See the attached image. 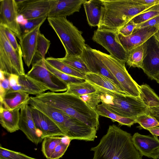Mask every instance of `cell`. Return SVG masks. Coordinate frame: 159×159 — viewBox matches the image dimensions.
Here are the masks:
<instances>
[{
  "label": "cell",
  "mask_w": 159,
  "mask_h": 159,
  "mask_svg": "<svg viewBox=\"0 0 159 159\" xmlns=\"http://www.w3.org/2000/svg\"><path fill=\"white\" fill-rule=\"evenodd\" d=\"M70 143L62 141L56 146L50 159H59L61 157L67 150Z\"/></svg>",
  "instance_id": "41"
},
{
  "label": "cell",
  "mask_w": 159,
  "mask_h": 159,
  "mask_svg": "<svg viewBox=\"0 0 159 159\" xmlns=\"http://www.w3.org/2000/svg\"><path fill=\"white\" fill-rule=\"evenodd\" d=\"M60 60L71 67L85 73H90L81 56H66Z\"/></svg>",
  "instance_id": "33"
},
{
  "label": "cell",
  "mask_w": 159,
  "mask_h": 159,
  "mask_svg": "<svg viewBox=\"0 0 159 159\" xmlns=\"http://www.w3.org/2000/svg\"><path fill=\"white\" fill-rule=\"evenodd\" d=\"M102 0H87L83 4L87 21L91 26H98L101 19Z\"/></svg>",
  "instance_id": "26"
},
{
  "label": "cell",
  "mask_w": 159,
  "mask_h": 159,
  "mask_svg": "<svg viewBox=\"0 0 159 159\" xmlns=\"http://www.w3.org/2000/svg\"><path fill=\"white\" fill-rule=\"evenodd\" d=\"M48 16L35 19L28 20L27 23L23 25H20L22 34L27 33L42 23H43Z\"/></svg>",
  "instance_id": "39"
},
{
  "label": "cell",
  "mask_w": 159,
  "mask_h": 159,
  "mask_svg": "<svg viewBox=\"0 0 159 159\" xmlns=\"http://www.w3.org/2000/svg\"><path fill=\"white\" fill-rule=\"evenodd\" d=\"M98 30H118L137 15L150 8L135 0H102Z\"/></svg>",
  "instance_id": "3"
},
{
  "label": "cell",
  "mask_w": 159,
  "mask_h": 159,
  "mask_svg": "<svg viewBox=\"0 0 159 159\" xmlns=\"http://www.w3.org/2000/svg\"><path fill=\"white\" fill-rule=\"evenodd\" d=\"M45 60L53 67L63 73L85 80L86 73L71 67L62 61L60 58L48 57Z\"/></svg>",
  "instance_id": "29"
},
{
  "label": "cell",
  "mask_w": 159,
  "mask_h": 159,
  "mask_svg": "<svg viewBox=\"0 0 159 159\" xmlns=\"http://www.w3.org/2000/svg\"><path fill=\"white\" fill-rule=\"evenodd\" d=\"M95 110L99 116L109 118L113 122H117L119 125L130 127L136 123L135 119L120 116L110 111L102 103L97 106Z\"/></svg>",
  "instance_id": "28"
},
{
  "label": "cell",
  "mask_w": 159,
  "mask_h": 159,
  "mask_svg": "<svg viewBox=\"0 0 159 159\" xmlns=\"http://www.w3.org/2000/svg\"><path fill=\"white\" fill-rule=\"evenodd\" d=\"M19 76L15 74H11L8 79L11 87L19 84Z\"/></svg>",
  "instance_id": "47"
},
{
  "label": "cell",
  "mask_w": 159,
  "mask_h": 159,
  "mask_svg": "<svg viewBox=\"0 0 159 159\" xmlns=\"http://www.w3.org/2000/svg\"><path fill=\"white\" fill-rule=\"evenodd\" d=\"M159 27H153L134 30L130 35L125 37L119 34L120 42L128 52L132 49L143 44L157 32Z\"/></svg>",
  "instance_id": "17"
},
{
  "label": "cell",
  "mask_w": 159,
  "mask_h": 159,
  "mask_svg": "<svg viewBox=\"0 0 159 159\" xmlns=\"http://www.w3.org/2000/svg\"><path fill=\"white\" fill-rule=\"evenodd\" d=\"M36 99L52 106L69 116L77 119L98 130L99 115L80 97L68 93L48 91L34 97Z\"/></svg>",
  "instance_id": "2"
},
{
  "label": "cell",
  "mask_w": 159,
  "mask_h": 159,
  "mask_svg": "<svg viewBox=\"0 0 159 159\" xmlns=\"http://www.w3.org/2000/svg\"><path fill=\"white\" fill-rule=\"evenodd\" d=\"M155 80L159 84V75L156 78Z\"/></svg>",
  "instance_id": "54"
},
{
  "label": "cell",
  "mask_w": 159,
  "mask_h": 159,
  "mask_svg": "<svg viewBox=\"0 0 159 159\" xmlns=\"http://www.w3.org/2000/svg\"><path fill=\"white\" fill-rule=\"evenodd\" d=\"M126 63L130 66L142 68L144 55V43L128 52Z\"/></svg>",
  "instance_id": "31"
},
{
  "label": "cell",
  "mask_w": 159,
  "mask_h": 159,
  "mask_svg": "<svg viewBox=\"0 0 159 159\" xmlns=\"http://www.w3.org/2000/svg\"><path fill=\"white\" fill-rule=\"evenodd\" d=\"M153 136H159V127L155 126L147 129Z\"/></svg>",
  "instance_id": "49"
},
{
  "label": "cell",
  "mask_w": 159,
  "mask_h": 159,
  "mask_svg": "<svg viewBox=\"0 0 159 159\" xmlns=\"http://www.w3.org/2000/svg\"><path fill=\"white\" fill-rule=\"evenodd\" d=\"M60 128L64 136L73 139L93 141L97 138V130L74 118L70 117Z\"/></svg>",
  "instance_id": "10"
},
{
  "label": "cell",
  "mask_w": 159,
  "mask_h": 159,
  "mask_svg": "<svg viewBox=\"0 0 159 159\" xmlns=\"http://www.w3.org/2000/svg\"><path fill=\"white\" fill-rule=\"evenodd\" d=\"M21 49L15 50L8 40L4 26L0 25V70L6 77L11 74L18 76L25 74Z\"/></svg>",
  "instance_id": "6"
},
{
  "label": "cell",
  "mask_w": 159,
  "mask_h": 159,
  "mask_svg": "<svg viewBox=\"0 0 159 159\" xmlns=\"http://www.w3.org/2000/svg\"><path fill=\"white\" fill-rule=\"evenodd\" d=\"M136 123L139 124L141 128L147 129L159 126V122L153 117L149 115L139 116L135 118Z\"/></svg>",
  "instance_id": "37"
},
{
  "label": "cell",
  "mask_w": 159,
  "mask_h": 159,
  "mask_svg": "<svg viewBox=\"0 0 159 159\" xmlns=\"http://www.w3.org/2000/svg\"><path fill=\"white\" fill-rule=\"evenodd\" d=\"M4 27V31L7 38L14 48L16 51H19L21 48L19 44L16 39L14 34L10 29Z\"/></svg>",
  "instance_id": "43"
},
{
  "label": "cell",
  "mask_w": 159,
  "mask_h": 159,
  "mask_svg": "<svg viewBox=\"0 0 159 159\" xmlns=\"http://www.w3.org/2000/svg\"><path fill=\"white\" fill-rule=\"evenodd\" d=\"M132 140L142 156L152 158L154 152L159 148V139L157 136L152 137L136 133L132 136Z\"/></svg>",
  "instance_id": "20"
},
{
  "label": "cell",
  "mask_w": 159,
  "mask_h": 159,
  "mask_svg": "<svg viewBox=\"0 0 159 159\" xmlns=\"http://www.w3.org/2000/svg\"><path fill=\"white\" fill-rule=\"evenodd\" d=\"M85 80L98 89H105L123 95H129L101 75L91 72L86 73Z\"/></svg>",
  "instance_id": "24"
},
{
  "label": "cell",
  "mask_w": 159,
  "mask_h": 159,
  "mask_svg": "<svg viewBox=\"0 0 159 159\" xmlns=\"http://www.w3.org/2000/svg\"><path fill=\"white\" fill-rule=\"evenodd\" d=\"M48 90L44 85L25 74L19 76V84L11 87L7 93L21 91L36 96Z\"/></svg>",
  "instance_id": "21"
},
{
  "label": "cell",
  "mask_w": 159,
  "mask_h": 159,
  "mask_svg": "<svg viewBox=\"0 0 159 159\" xmlns=\"http://www.w3.org/2000/svg\"><path fill=\"white\" fill-rule=\"evenodd\" d=\"M0 159H37L0 146Z\"/></svg>",
  "instance_id": "36"
},
{
  "label": "cell",
  "mask_w": 159,
  "mask_h": 159,
  "mask_svg": "<svg viewBox=\"0 0 159 159\" xmlns=\"http://www.w3.org/2000/svg\"><path fill=\"white\" fill-rule=\"evenodd\" d=\"M99 92L101 103L111 112L120 116L135 119L149 115V108L140 98L130 95H123L105 89Z\"/></svg>",
  "instance_id": "4"
},
{
  "label": "cell",
  "mask_w": 159,
  "mask_h": 159,
  "mask_svg": "<svg viewBox=\"0 0 159 159\" xmlns=\"http://www.w3.org/2000/svg\"><path fill=\"white\" fill-rule=\"evenodd\" d=\"M139 98L143 103L148 108L159 106V97L148 84L138 85Z\"/></svg>",
  "instance_id": "27"
},
{
  "label": "cell",
  "mask_w": 159,
  "mask_h": 159,
  "mask_svg": "<svg viewBox=\"0 0 159 159\" xmlns=\"http://www.w3.org/2000/svg\"><path fill=\"white\" fill-rule=\"evenodd\" d=\"M152 158L153 159H159V148L154 152Z\"/></svg>",
  "instance_id": "51"
},
{
  "label": "cell",
  "mask_w": 159,
  "mask_h": 159,
  "mask_svg": "<svg viewBox=\"0 0 159 159\" xmlns=\"http://www.w3.org/2000/svg\"><path fill=\"white\" fill-rule=\"evenodd\" d=\"M136 26L132 19L118 30L119 34L125 37L129 36L132 34Z\"/></svg>",
  "instance_id": "42"
},
{
  "label": "cell",
  "mask_w": 159,
  "mask_h": 159,
  "mask_svg": "<svg viewBox=\"0 0 159 159\" xmlns=\"http://www.w3.org/2000/svg\"><path fill=\"white\" fill-rule=\"evenodd\" d=\"M63 137V136H49L43 139L41 150L46 158L50 159L56 146L62 142Z\"/></svg>",
  "instance_id": "32"
},
{
  "label": "cell",
  "mask_w": 159,
  "mask_h": 159,
  "mask_svg": "<svg viewBox=\"0 0 159 159\" xmlns=\"http://www.w3.org/2000/svg\"><path fill=\"white\" fill-rule=\"evenodd\" d=\"M86 0H53L48 18H66L78 12Z\"/></svg>",
  "instance_id": "19"
},
{
  "label": "cell",
  "mask_w": 159,
  "mask_h": 159,
  "mask_svg": "<svg viewBox=\"0 0 159 159\" xmlns=\"http://www.w3.org/2000/svg\"><path fill=\"white\" fill-rule=\"evenodd\" d=\"M151 11H157L159 12V3L150 7L143 12Z\"/></svg>",
  "instance_id": "50"
},
{
  "label": "cell",
  "mask_w": 159,
  "mask_h": 159,
  "mask_svg": "<svg viewBox=\"0 0 159 159\" xmlns=\"http://www.w3.org/2000/svg\"><path fill=\"white\" fill-rule=\"evenodd\" d=\"M138 3L150 7L159 3V0H135Z\"/></svg>",
  "instance_id": "45"
},
{
  "label": "cell",
  "mask_w": 159,
  "mask_h": 159,
  "mask_svg": "<svg viewBox=\"0 0 159 159\" xmlns=\"http://www.w3.org/2000/svg\"><path fill=\"white\" fill-rule=\"evenodd\" d=\"M96 51L103 63L120 84L124 91L130 95L140 98L138 84L126 70L125 63L110 55L96 49Z\"/></svg>",
  "instance_id": "7"
},
{
  "label": "cell",
  "mask_w": 159,
  "mask_h": 159,
  "mask_svg": "<svg viewBox=\"0 0 159 159\" xmlns=\"http://www.w3.org/2000/svg\"><path fill=\"white\" fill-rule=\"evenodd\" d=\"M0 86L8 92L11 88L8 78L5 77L4 80H0Z\"/></svg>",
  "instance_id": "48"
},
{
  "label": "cell",
  "mask_w": 159,
  "mask_h": 159,
  "mask_svg": "<svg viewBox=\"0 0 159 159\" xmlns=\"http://www.w3.org/2000/svg\"><path fill=\"white\" fill-rule=\"evenodd\" d=\"M132 138L130 134L116 125H109L99 144L91 148L93 159H142Z\"/></svg>",
  "instance_id": "1"
},
{
  "label": "cell",
  "mask_w": 159,
  "mask_h": 159,
  "mask_svg": "<svg viewBox=\"0 0 159 159\" xmlns=\"http://www.w3.org/2000/svg\"><path fill=\"white\" fill-rule=\"evenodd\" d=\"M43 23L37 26L30 31L22 34L19 40L23 60L29 68L36 55L38 36L40 29Z\"/></svg>",
  "instance_id": "16"
},
{
  "label": "cell",
  "mask_w": 159,
  "mask_h": 159,
  "mask_svg": "<svg viewBox=\"0 0 159 159\" xmlns=\"http://www.w3.org/2000/svg\"><path fill=\"white\" fill-rule=\"evenodd\" d=\"M36 128L40 131L42 138L49 136H65L58 125L52 119L30 106Z\"/></svg>",
  "instance_id": "18"
},
{
  "label": "cell",
  "mask_w": 159,
  "mask_h": 159,
  "mask_svg": "<svg viewBox=\"0 0 159 159\" xmlns=\"http://www.w3.org/2000/svg\"><path fill=\"white\" fill-rule=\"evenodd\" d=\"M44 61L47 69L67 84H79L86 81L84 79L72 76L63 73L50 65L46 61L45 59Z\"/></svg>",
  "instance_id": "34"
},
{
  "label": "cell",
  "mask_w": 159,
  "mask_h": 159,
  "mask_svg": "<svg viewBox=\"0 0 159 159\" xmlns=\"http://www.w3.org/2000/svg\"><path fill=\"white\" fill-rule=\"evenodd\" d=\"M20 109L8 110L0 107V122L1 126L10 133L19 129Z\"/></svg>",
  "instance_id": "23"
},
{
  "label": "cell",
  "mask_w": 159,
  "mask_h": 159,
  "mask_svg": "<svg viewBox=\"0 0 159 159\" xmlns=\"http://www.w3.org/2000/svg\"><path fill=\"white\" fill-rule=\"evenodd\" d=\"M149 114L159 123V106L149 108Z\"/></svg>",
  "instance_id": "46"
},
{
  "label": "cell",
  "mask_w": 159,
  "mask_h": 159,
  "mask_svg": "<svg viewBox=\"0 0 159 159\" xmlns=\"http://www.w3.org/2000/svg\"><path fill=\"white\" fill-rule=\"evenodd\" d=\"M159 15V12L151 11L142 13L137 15L132 20L137 25L141 24L151 18Z\"/></svg>",
  "instance_id": "40"
},
{
  "label": "cell",
  "mask_w": 159,
  "mask_h": 159,
  "mask_svg": "<svg viewBox=\"0 0 159 159\" xmlns=\"http://www.w3.org/2000/svg\"><path fill=\"white\" fill-rule=\"evenodd\" d=\"M151 80L159 75V43L154 36L144 43V55L142 67Z\"/></svg>",
  "instance_id": "11"
},
{
  "label": "cell",
  "mask_w": 159,
  "mask_h": 159,
  "mask_svg": "<svg viewBox=\"0 0 159 159\" xmlns=\"http://www.w3.org/2000/svg\"><path fill=\"white\" fill-rule=\"evenodd\" d=\"M153 36L159 43V29Z\"/></svg>",
  "instance_id": "53"
},
{
  "label": "cell",
  "mask_w": 159,
  "mask_h": 159,
  "mask_svg": "<svg viewBox=\"0 0 159 159\" xmlns=\"http://www.w3.org/2000/svg\"><path fill=\"white\" fill-rule=\"evenodd\" d=\"M19 129L27 138L36 145H38L43 140L40 131L36 128L32 115L31 107L28 103L20 109L19 123Z\"/></svg>",
  "instance_id": "15"
},
{
  "label": "cell",
  "mask_w": 159,
  "mask_h": 159,
  "mask_svg": "<svg viewBox=\"0 0 159 159\" xmlns=\"http://www.w3.org/2000/svg\"><path fill=\"white\" fill-rule=\"evenodd\" d=\"M50 41L41 33L39 34L36 48V55L40 59L45 60V56L50 46Z\"/></svg>",
  "instance_id": "35"
},
{
  "label": "cell",
  "mask_w": 159,
  "mask_h": 159,
  "mask_svg": "<svg viewBox=\"0 0 159 159\" xmlns=\"http://www.w3.org/2000/svg\"><path fill=\"white\" fill-rule=\"evenodd\" d=\"M30 99L29 94L21 91L7 93L2 102L0 107L8 110L20 109L28 103Z\"/></svg>",
  "instance_id": "25"
},
{
  "label": "cell",
  "mask_w": 159,
  "mask_h": 159,
  "mask_svg": "<svg viewBox=\"0 0 159 159\" xmlns=\"http://www.w3.org/2000/svg\"><path fill=\"white\" fill-rule=\"evenodd\" d=\"M79 97L89 107L95 110L97 106L101 102L99 91L83 95Z\"/></svg>",
  "instance_id": "38"
},
{
  "label": "cell",
  "mask_w": 159,
  "mask_h": 159,
  "mask_svg": "<svg viewBox=\"0 0 159 159\" xmlns=\"http://www.w3.org/2000/svg\"><path fill=\"white\" fill-rule=\"evenodd\" d=\"M45 60L39 59L34 62L26 74L44 85L51 92L66 91L67 84L47 69Z\"/></svg>",
  "instance_id": "8"
},
{
  "label": "cell",
  "mask_w": 159,
  "mask_h": 159,
  "mask_svg": "<svg viewBox=\"0 0 159 159\" xmlns=\"http://www.w3.org/2000/svg\"><path fill=\"white\" fill-rule=\"evenodd\" d=\"M119 34L118 30L97 29L94 32L92 39L106 49L110 55L126 63L128 53L120 43Z\"/></svg>",
  "instance_id": "9"
},
{
  "label": "cell",
  "mask_w": 159,
  "mask_h": 159,
  "mask_svg": "<svg viewBox=\"0 0 159 159\" xmlns=\"http://www.w3.org/2000/svg\"><path fill=\"white\" fill-rule=\"evenodd\" d=\"M28 104L52 119L59 127L71 117L56 108L36 99L34 97H30Z\"/></svg>",
  "instance_id": "22"
},
{
  "label": "cell",
  "mask_w": 159,
  "mask_h": 159,
  "mask_svg": "<svg viewBox=\"0 0 159 159\" xmlns=\"http://www.w3.org/2000/svg\"><path fill=\"white\" fill-rule=\"evenodd\" d=\"M81 56L91 73L103 76L123 90L120 84L103 63L96 49L86 44Z\"/></svg>",
  "instance_id": "14"
},
{
  "label": "cell",
  "mask_w": 159,
  "mask_h": 159,
  "mask_svg": "<svg viewBox=\"0 0 159 159\" xmlns=\"http://www.w3.org/2000/svg\"><path fill=\"white\" fill-rule=\"evenodd\" d=\"M48 20L62 44L66 56H81L86 44L79 30L66 18H48Z\"/></svg>",
  "instance_id": "5"
},
{
  "label": "cell",
  "mask_w": 159,
  "mask_h": 159,
  "mask_svg": "<svg viewBox=\"0 0 159 159\" xmlns=\"http://www.w3.org/2000/svg\"><path fill=\"white\" fill-rule=\"evenodd\" d=\"M18 7V14L27 20L48 15L53 0H15Z\"/></svg>",
  "instance_id": "13"
},
{
  "label": "cell",
  "mask_w": 159,
  "mask_h": 159,
  "mask_svg": "<svg viewBox=\"0 0 159 159\" xmlns=\"http://www.w3.org/2000/svg\"><path fill=\"white\" fill-rule=\"evenodd\" d=\"M153 27H159V15L151 18L144 23L137 25L136 27L134 30Z\"/></svg>",
  "instance_id": "44"
},
{
  "label": "cell",
  "mask_w": 159,
  "mask_h": 159,
  "mask_svg": "<svg viewBox=\"0 0 159 159\" xmlns=\"http://www.w3.org/2000/svg\"><path fill=\"white\" fill-rule=\"evenodd\" d=\"M0 80H3L5 78V74L3 72L0 70Z\"/></svg>",
  "instance_id": "52"
},
{
  "label": "cell",
  "mask_w": 159,
  "mask_h": 159,
  "mask_svg": "<svg viewBox=\"0 0 159 159\" xmlns=\"http://www.w3.org/2000/svg\"></svg>",
  "instance_id": "55"
},
{
  "label": "cell",
  "mask_w": 159,
  "mask_h": 159,
  "mask_svg": "<svg viewBox=\"0 0 159 159\" xmlns=\"http://www.w3.org/2000/svg\"><path fill=\"white\" fill-rule=\"evenodd\" d=\"M18 11L15 0H0V25L11 30L19 40L22 32L17 20Z\"/></svg>",
  "instance_id": "12"
},
{
  "label": "cell",
  "mask_w": 159,
  "mask_h": 159,
  "mask_svg": "<svg viewBox=\"0 0 159 159\" xmlns=\"http://www.w3.org/2000/svg\"><path fill=\"white\" fill-rule=\"evenodd\" d=\"M67 86V89L66 92L79 97L99 91L97 88L86 80L79 84H69Z\"/></svg>",
  "instance_id": "30"
}]
</instances>
